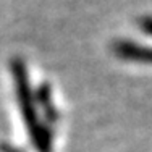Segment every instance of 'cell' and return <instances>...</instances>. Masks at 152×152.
<instances>
[{"label":"cell","mask_w":152,"mask_h":152,"mask_svg":"<svg viewBox=\"0 0 152 152\" xmlns=\"http://www.w3.org/2000/svg\"><path fill=\"white\" fill-rule=\"evenodd\" d=\"M139 28L142 31H146L147 34H152V16H144V18H139Z\"/></svg>","instance_id":"obj_2"},{"label":"cell","mask_w":152,"mask_h":152,"mask_svg":"<svg viewBox=\"0 0 152 152\" xmlns=\"http://www.w3.org/2000/svg\"><path fill=\"white\" fill-rule=\"evenodd\" d=\"M117 50L123 57H129L133 60H146L152 61V49H141L136 44H129V42H121L118 44Z\"/></svg>","instance_id":"obj_1"}]
</instances>
